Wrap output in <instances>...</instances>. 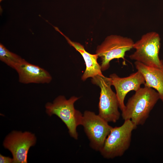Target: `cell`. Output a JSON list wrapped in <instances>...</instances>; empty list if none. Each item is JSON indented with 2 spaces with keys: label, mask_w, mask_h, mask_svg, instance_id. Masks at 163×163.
I'll list each match as a JSON object with an SVG mask.
<instances>
[{
  "label": "cell",
  "mask_w": 163,
  "mask_h": 163,
  "mask_svg": "<svg viewBox=\"0 0 163 163\" xmlns=\"http://www.w3.org/2000/svg\"><path fill=\"white\" fill-rule=\"evenodd\" d=\"M159 99L158 92L153 88H141L128 100L122 111L123 119L131 120L137 126L143 125Z\"/></svg>",
  "instance_id": "cell-1"
},
{
  "label": "cell",
  "mask_w": 163,
  "mask_h": 163,
  "mask_svg": "<svg viewBox=\"0 0 163 163\" xmlns=\"http://www.w3.org/2000/svg\"><path fill=\"white\" fill-rule=\"evenodd\" d=\"M79 98L73 96L67 99L64 96L60 95L52 103L48 102L45 105L46 113L50 116L55 115L60 118L67 126L70 136L76 140L78 137L77 127L81 125L83 116L74 107L75 103Z\"/></svg>",
  "instance_id": "cell-2"
},
{
  "label": "cell",
  "mask_w": 163,
  "mask_h": 163,
  "mask_svg": "<svg viewBox=\"0 0 163 163\" xmlns=\"http://www.w3.org/2000/svg\"><path fill=\"white\" fill-rule=\"evenodd\" d=\"M137 127L130 120L112 128L99 152L105 158L112 159L122 156L130 145L132 132Z\"/></svg>",
  "instance_id": "cell-3"
},
{
  "label": "cell",
  "mask_w": 163,
  "mask_h": 163,
  "mask_svg": "<svg viewBox=\"0 0 163 163\" xmlns=\"http://www.w3.org/2000/svg\"><path fill=\"white\" fill-rule=\"evenodd\" d=\"M91 81L101 90L98 115L108 122H116L120 116L118 110L119 104L116 93L111 88V78L97 75L92 78Z\"/></svg>",
  "instance_id": "cell-4"
},
{
  "label": "cell",
  "mask_w": 163,
  "mask_h": 163,
  "mask_svg": "<svg viewBox=\"0 0 163 163\" xmlns=\"http://www.w3.org/2000/svg\"><path fill=\"white\" fill-rule=\"evenodd\" d=\"M160 41V36L156 32H149L143 35L134 43L133 48L136 50L129 56V58L148 66H161L163 65V61L158 56Z\"/></svg>",
  "instance_id": "cell-5"
},
{
  "label": "cell",
  "mask_w": 163,
  "mask_h": 163,
  "mask_svg": "<svg viewBox=\"0 0 163 163\" xmlns=\"http://www.w3.org/2000/svg\"><path fill=\"white\" fill-rule=\"evenodd\" d=\"M134 43L131 38L120 35H111L107 37L97 46L96 51L101 60L102 71L108 69L112 60L120 58L124 59L126 53L133 48Z\"/></svg>",
  "instance_id": "cell-6"
},
{
  "label": "cell",
  "mask_w": 163,
  "mask_h": 163,
  "mask_svg": "<svg viewBox=\"0 0 163 163\" xmlns=\"http://www.w3.org/2000/svg\"><path fill=\"white\" fill-rule=\"evenodd\" d=\"M108 123L93 112L86 110L83 114L81 125L94 150L99 151L102 148L112 128Z\"/></svg>",
  "instance_id": "cell-7"
},
{
  "label": "cell",
  "mask_w": 163,
  "mask_h": 163,
  "mask_svg": "<svg viewBox=\"0 0 163 163\" xmlns=\"http://www.w3.org/2000/svg\"><path fill=\"white\" fill-rule=\"evenodd\" d=\"M36 141L35 135L31 133L13 131L6 136L3 145L12 153L14 163H27L29 149Z\"/></svg>",
  "instance_id": "cell-8"
},
{
  "label": "cell",
  "mask_w": 163,
  "mask_h": 163,
  "mask_svg": "<svg viewBox=\"0 0 163 163\" xmlns=\"http://www.w3.org/2000/svg\"><path fill=\"white\" fill-rule=\"evenodd\" d=\"M109 77L111 79L112 85L115 88L119 108L122 111L125 107L124 100L127 94L130 91H136L139 90L141 85L145 84V78L138 71L125 77H120L115 73L110 74Z\"/></svg>",
  "instance_id": "cell-9"
},
{
  "label": "cell",
  "mask_w": 163,
  "mask_h": 163,
  "mask_svg": "<svg viewBox=\"0 0 163 163\" xmlns=\"http://www.w3.org/2000/svg\"><path fill=\"white\" fill-rule=\"evenodd\" d=\"M15 70L18 73L19 81L23 84L49 83L52 80V76L46 70L25 60Z\"/></svg>",
  "instance_id": "cell-10"
},
{
  "label": "cell",
  "mask_w": 163,
  "mask_h": 163,
  "mask_svg": "<svg viewBox=\"0 0 163 163\" xmlns=\"http://www.w3.org/2000/svg\"><path fill=\"white\" fill-rule=\"evenodd\" d=\"M54 27L65 37L69 44L79 52L82 56L85 63L86 69L82 76V80L85 81L88 78H92L97 75L104 76L102 72L101 65L97 62L99 57L97 54H92L87 52L82 44L71 40L60 31L58 27Z\"/></svg>",
  "instance_id": "cell-11"
},
{
  "label": "cell",
  "mask_w": 163,
  "mask_h": 163,
  "mask_svg": "<svg viewBox=\"0 0 163 163\" xmlns=\"http://www.w3.org/2000/svg\"><path fill=\"white\" fill-rule=\"evenodd\" d=\"M134 64L137 71L145 78L144 86L155 89L163 102V65L159 67H151L136 61Z\"/></svg>",
  "instance_id": "cell-12"
},
{
  "label": "cell",
  "mask_w": 163,
  "mask_h": 163,
  "mask_svg": "<svg viewBox=\"0 0 163 163\" xmlns=\"http://www.w3.org/2000/svg\"><path fill=\"white\" fill-rule=\"evenodd\" d=\"M0 60L14 69L24 60L18 55L9 51L1 43L0 44Z\"/></svg>",
  "instance_id": "cell-13"
},
{
  "label": "cell",
  "mask_w": 163,
  "mask_h": 163,
  "mask_svg": "<svg viewBox=\"0 0 163 163\" xmlns=\"http://www.w3.org/2000/svg\"><path fill=\"white\" fill-rule=\"evenodd\" d=\"M0 163H13V158L8 157H6L0 155Z\"/></svg>",
  "instance_id": "cell-14"
},
{
  "label": "cell",
  "mask_w": 163,
  "mask_h": 163,
  "mask_svg": "<svg viewBox=\"0 0 163 163\" xmlns=\"http://www.w3.org/2000/svg\"><path fill=\"white\" fill-rule=\"evenodd\" d=\"M2 0H0V1L1 2Z\"/></svg>",
  "instance_id": "cell-15"
}]
</instances>
